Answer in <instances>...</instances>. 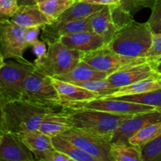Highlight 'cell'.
Segmentation results:
<instances>
[{
	"label": "cell",
	"instance_id": "1",
	"mask_svg": "<svg viewBox=\"0 0 161 161\" xmlns=\"http://www.w3.org/2000/svg\"><path fill=\"white\" fill-rule=\"evenodd\" d=\"M0 132L15 134L39 130L46 116L64 110L63 105H50L19 99L0 106Z\"/></svg>",
	"mask_w": 161,
	"mask_h": 161
},
{
	"label": "cell",
	"instance_id": "2",
	"mask_svg": "<svg viewBox=\"0 0 161 161\" xmlns=\"http://www.w3.org/2000/svg\"><path fill=\"white\" fill-rule=\"evenodd\" d=\"M148 23L131 20L119 27L107 47L119 54L130 58H146L153 41Z\"/></svg>",
	"mask_w": 161,
	"mask_h": 161
},
{
	"label": "cell",
	"instance_id": "3",
	"mask_svg": "<svg viewBox=\"0 0 161 161\" xmlns=\"http://www.w3.org/2000/svg\"><path fill=\"white\" fill-rule=\"evenodd\" d=\"M65 109L73 127L102 137L110 142L121 123L132 116L113 114L91 108H65Z\"/></svg>",
	"mask_w": 161,
	"mask_h": 161
},
{
	"label": "cell",
	"instance_id": "4",
	"mask_svg": "<svg viewBox=\"0 0 161 161\" xmlns=\"http://www.w3.org/2000/svg\"><path fill=\"white\" fill-rule=\"evenodd\" d=\"M36 69L34 63L27 61L1 60L0 66V106L21 98L25 79Z\"/></svg>",
	"mask_w": 161,
	"mask_h": 161
},
{
	"label": "cell",
	"instance_id": "5",
	"mask_svg": "<svg viewBox=\"0 0 161 161\" xmlns=\"http://www.w3.org/2000/svg\"><path fill=\"white\" fill-rule=\"evenodd\" d=\"M47 56L36 69L50 77L65 73L81 61V52L66 47L61 40L49 44Z\"/></svg>",
	"mask_w": 161,
	"mask_h": 161
},
{
	"label": "cell",
	"instance_id": "6",
	"mask_svg": "<svg viewBox=\"0 0 161 161\" xmlns=\"http://www.w3.org/2000/svg\"><path fill=\"white\" fill-rule=\"evenodd\" d=\"M20 99L44 105H62L51 77L37 69L24 80Z\"/></svg>",
	"mask_w": 161,
	"mask_h": 161
},
{
	"label": "cell",
	"instance_id": "7",
	"mask_svg": "<svg viewBox=\"0 0 161 161\" xmlns=\"http://www.w3.org/2000/svg\"><path fill=\"white\" fill-rule=\"evenodd\" d=\"M81 60L108 75L124 67L150 61L147 58H130L119 54L107 46L89 52H81Z\"/></svg>",
	"mask_w": 161,
	"mask_h": 161
},
{
	"label": "cell",
	"instance_id": "8",
	"mask_svg": "<svg viewBox=\"0 0 161 161\" xmlns=\"http://www.w3.org/2000/svg\"><path fill=\"white\" fill-rule=\"evenodd\" d=\"M27 28L20 26L10 19L0 20V56L1 60L14 58L25 61L24 53L29 46L25 41Z\"/></svg>",
	"mask_w": 161,
	"mask_h": 161
},
{
	"label": "cell",
	"instance_id": "9",
	"mask_svg": "<svg viewBox=\"0 0 161 161\" xmlns=\"http://www.w3.org/2000/svg\"><path fill=\"white\" fill-rule=\"evenodd\" d=\"M61 136L95 157L97 161H113L110 155L111 142L102 137L75 127L65 131Z\"/></svg>",
	"mask_w": 161,
	"mask_h": 161
},
{
	"label": "cell",
	"instance_id": "10",
	"mask_svg": "<svg viewBox=\"0 0 161 161\" xmlns=\"http://www.w3.org/2000/svg\"><path fill=\"white\" fill-rule=\"evenodd\" d=\"M69 108H91L118 115H135L156 109V107L112 97H97L64 106Z\"/></svg>",
	"mask_w": 161,
	"mask_h": 161
},
{
	"label": "cell",
	"instance_id": "11",
	"mask_svg": "<svg viewBox=\"0 0 161 161\" xmlns=\"http://www.w3.org/2000/svg\"><path fill=\"white\" fill-rule=\"evenodd\" d=\"M161 122V112L157 109L132 115L124 119L115 131L111 142H124L129 143V138L149 124Z\"/></svg>",
	"mask_w": 161,
	"mask_h": 161
},
{
	"label": "cell",
	"instance_id": "12",
	"mask_svg": "<svg viewBox=\"0 0 161 161\" xmlns=\"http://www.w3.org/2000/svg\"><path fill=\"white\" fill-rule=\"evenodd\" d=\"M0 159L5 161H33L34 154L17 134L0 132Z\"/></svg>",
	"mask_w": 161,
	"mask_h": 161
},
{
	"label": "cell",
	"instance_id": "13",
	"mask_svg": "<svg viewBox=\"0 0 161 161\" xmlns=\"http://www.w3.org/2000/svg\"><path fill=\"white\" fill-rule=\"evenodd\" d=\"M92 16L62 22H53L44 25L42 28V39L47 45L61 40L64 36L81 32L85 31H92L91 26V20Z\"/></svg>",
	"mask_w": 161,
	"mask_h": 161
},
{
	"label": "cell",
	"instance_id": "14",
	"mask_svg": "<svg viewBox=\"0 0 161 161\" xmlns=\"http://www.w3.org/2000/svg\"><path fill=\"white\" fill-rule=\"evenodd\" d=\"M160 74L154 69L153 62L142 63V64L124 67L119 70L109 74L106 80L116 88L124 87L133 84L140 80Z\"/></svg>",
	"mask_w": 161,
	"mask_h": 161
},
{
	"label": "cell",
	"instance_id": "15",
	"mask_svg": "<svg viewBox=\"0 0 161 161\" xmlns=\"http://www.w3.org/2000/svg\"><path fill=\"white\" fill-rule=\"evenodd\" d=\"M51 80L58 91L60 101L63 106L100 97L97 93L85 89L72 83L62 81L54 77H51Z\"/></svg>",
	"mask_w": 161,
	"mask_h": 161
},
{
	"label": "cell",
	"instance_id": "16",
	"mask_svg": "<svg viewBox=\"0 0 161 161\" xmlns=\"http://www.w3.org/2000/svg\"><path fill=\"white\" fill-rule=\"evenodd\" d=\"M91 26V30L98 34L107 45L119 28L113 16V6H105L93 14Z\"/></svg>",
	"mask_w": 161,
	"mask_h": 161
},
{
	"label": "cell",
	"instance_id": "17",
	"mask_svg": "<svg viewBox=\"0 0 161 161\" xmlns=\"http://www.w3.org/2000/svg\"><path fill=\"white\" fill-rule=\"evenodd\" d=\"M61 41L69 48L80 52H89L106 46L104 39L94 31H85L81 32L64 36Z\"/></svg>",
	"mask_w": 161,
	"mask_h": 161
},
{
	"label": "cell",
	"instance_id": "18",
	"mask_svg": "<svg viewBox=\"0 0 161 161\" xmlns=\"http://www.w3.org/2000/svg\"><path fill=\"white\" fill-rule=\"evenodd\" d=\"M17 135L32 152L36 160L47 161L48 156L55 149L51 137L42 133L39 130L22 132Z\"/></svg>",
	"mask_w": 161,
	"mask_h": 161
},
{
	"label": "cell",
	"instance_id": "19",
	"mask_svg": "<svg viewBox=\"0 0 161 161\" xmlns=\"http://www.w3.org/2000/svg\"><path fill=\"white\" fill-rule=\"evenodd\" d=\"M108 74L94 69L87 63L80 61L73 69L65 73L55 75L54 78L65 82H83L89 80H103L108 77Z\"/></svg>",
	"mask_w": 161,
	"mask_h": 161
},
{
	"label": "cell",
	"instance_id": "20",
	"mask_svg": "<svg viewBox=\"0 0 161 161\" xmlns=\"http://www.w3.org/2000/svg\"><path fill=\"white\" fill-rule=\"evenodd\" d=\"M10 20L24 28L34 26H40L42 28L44 25L50 23L38 4L20 6L18 10L11 17Z\"/></svg>",
	"mask_w": 161,
	"mask_h": 161
},
{
	"label": "cell",
	"instance_id": "21",
	"mask_svg": "<svg viewBox=\"0 0 161 161\" xmlns=\"http://www.w3.org/2000/svg\"><path fill=\"white\" fill-rule=\"evenodd\" d=\"M72 127L73 124L69 119L64 108V111L47 115L42 121L39 130L52 138L61 135Z\"/></svg>",
	"mask_w": 161,
	"mask_h": 161
},
{
	"label": "cell",
	"instance_id": "22",
	"mask_svg": "<svg viewBox=\"0 0 161 161\" xmlns=\"http://www.w3.org/2000/svg\"><path fill=\"white\" fill-rule=\"evenodd\" d=\"M160 88H161V74H157L153 76L140 80L133 84L119 88L114 94L104 97H117L124 95L139 94Z\"/></svg>",
	"mask_w": 161,
	"mask_h": 161
},
{
	"label": "cell",
	"instance_id": "23",
	"mask_svg": "<svg viewBox=\"0 0 161 161\" xmlns=\"http://www.w3.org/2000/svg\"><path fill=\"white\" fill-rule=\"evenodd\" d=\"M104 6H102V5L92 4V3L77 1L67 10L64 11L55 22L68 21V20L85 18L101 10L102 8H104Z\"/></svg>",
	"mask_w": 161,
	"mask_h": 161
},
{
	"label": "cell",
	"instance_id": "24",
	"mask_svg": "<svg viewBox=\"0 0 161 161\" xmlns=\"http://www.w3.org/2000/svg\"><path fill=\"white\" fill-rule=\"evenodd\" d=\"M52 142L57 150L65 153L73 161H97L95 157L85 153L72 142L61 135L52 137Z\"/></svg>",
	"mask_w": 161,
	"mask_h": 161
},
{
	"label": "cell",
	"instance_id": "25",
	"mask_svg": "<svg viewBox=\"0 0 161 161\" xmlns=\"http://www.w3.org/2000/svg\"><path fill=\"white\" fill-rule=\"evenodd\" d=\"M110 155L113 161H142V150L124 142H111Z\"/></svg>",
	"mask_w": 161,
	"mask_h": 161
},
{
	"label": "cell",
	"instance_id": "26",
	"mask_svg": "<svg viewBox=\"0 0 161 161\" xmlns=\"http://www.w3.org/2000/svg\"><path fill=\"white\" fill-rule=\"evenodd\" d=\"M77 1L79 0H44L38 3V6L50 23H53L64 11Z\"/></svg>",
	"mask_w": 161,
	"mask_h": 161
},
{
	"label": "cell",
	"instance_id": "27",
	"mask_svg": "<svg viewBox=\"0 0 161 161\" xmlns=\"http://www.w3.org/2000/svg\"><path fill=\"white\" fill-rule=\"evenodd\" d=\"M161 134V122L149 124L129 138V143L140 149L146 144L153 141Z\"/></svg>",
	"mask_w": 161,
	"mask_h": 161
},
{
	"label": "cell",
	"instance_id": "28",
	"mask_svg": "<svg viewBox=\"0 0 161 161\" xmlns=\"http://www.w3.org/2000/svg\"><path fill=\"white\" fill-rule=\"evenodd\" d=\"M112 98L135 102V103L142 104V105H149V106H153L157 108V107L161 106V88L142 93V94L124 95L117 97H112Z\"/></svg>",
	"mask_w": 161,
	"mask_h": 161
},
{
	"label": "cell",
	"instance_id": "29",
	"mask_svg": "<svg viewBox=\"0 0 161 161\" xmlns=\"http://www.w3.org/2000/svg\"><path fill=\"white\" fill-rule=\"evenodd\" d=\"M72 83L93 91V92L97 93L100 96V97L111 95L119 90V88L113 86L106 79L83 82H72Z\"/></svg>",
	"mask_w": 161,
	"mask_h": 161
},
{
	"label": "cell",
	"instance_id": "30",
	"mask_svg": "<svg viewBox=\"0 0 161 161\" xmlns=\"http://www.w3.org/2000/svg\"><path fill=\"white\" fill-rule=\"evenodd\" d=\"M142 150V161H161V134Z\"/></svg>",
	"mask_w": 161,
	"mask_h": 161
},
{
	"label": "cell",
	"instance_id": "31",
	"mask_svg": "<svg viewBox=\"0 0 161 161\" xmlns=\"http://www.w3.org/2000/svg\"><path fill=\"white\" fill-rule=\"evenodd\" d=\"M152 13L147 23L153 33H161V0H157L153 6Z\"/></svg>",
	"mask_w": 161,
	"mask_h": 161
},
{
	"label": "cell",
	"instance_id": "32",
	"mask_svg": "<svg viewBox=\"0 0 161 161\" xmlns=\"http://www.w3.org/2000/svg\"><path fill=\"white\" fill-rule=\"evenodd\" d=\"M19 7L18 0H0V20L10 19Z\"/></svg>",
	"mask_w": 161,
	"mask_h": 161
},
{
	"label": "cell",
	"instance_id": "33",
	"mask_svg": "<svg viewBox=\"0 0 161 161\" xmlns=\"http://www.w3.org/2000/svg\"><path fill=\"white\" fill-rule=\"evenodd\" d=\"M146 58L151 62H157L161 59V33H153L152 44L146 54Z\"/></svg>",
	"mask_w": 161,
	"mask_h": 161
},
{
	"label": "cell",
	"instance_id": "34",
	"mask_svg": "<svg viewBox=\"0 0 161 161\" xmlns=\"http://www.w3.org/2000/svg\"><path fill=\"white\" fill-rule=\"evenodd\" d=\"M32 47L33 53H35V55L36 56V59L35 61L34 64L35 65L37 66L39 64H41L43 59L45 58V57L47 56V47H46V42L45 41H40L38 40L31 46Z\"/></svg>",
	"mask_w": 161,
	"mask_h": 161
},
{
	"label": "cell",
	"instance_id": "35",
	"mask_svg": "<svg viewBox=\"0 0 161 161\" xmlns=\"http://www.w3.org/2000/svg\"><path fill=\"white\" fill-rule=\"evenodd\" d=\"M41 28L42 27L40 26H34L26 28L25 38V41H26V42L29 47H31L36 41L39 40L38 39V36H39Z\"/></svg>",
	"mask_w": 161,
	"mask_h": 161
},
{
	"label": "cell",
	"instance_id": "36",
	"mask_svg": "<svg viewBox=\"0 0 161 161\" xmlns=\"http://www.w3.org/2000/svg\"><path fill=\"white\" fill-rule=\"evenodd\" d=\"M120 6L124 11L132 14L139 10V0H120Z\"/></svg>",
	"mask_w": 161,
	"mask_h": 161
},
{
	"label": "cell",
	"instance_id": "37",
	"mask_svg": "<svg viewBox=\"0 0 161 161\" xmlns=\"http://www.w3.org/2000/svg\"><path fill=\"white\" fill-rule=\"evenodd\" d=\"M47 161H73L71 157L66 155L64 153L61 152L59 150H57L56 149H53L50 155L47 157Z\"/></svg>",
	"mask_w": 161,
	"mask_h": 161
},
{
	"label": "cell",
	"instance_id": "38",
	"mask_svg": "<svg viewBox=\"0 0 161 161\" xmlns=\"http://www.w3.org/2000/svg\"><path fill=\"white\" fill-rule=\"evenodd\" d=\"M84 3L102 6H120V0H79Z\"/></svg>",
	"mask_w": 161,
	"mask_h": 161
},
{
	"label": "cell",
	"instance_id": "39",
	"mask_svg": "<svg viewBox=\"0 0 161 161\" xmlns=\"http://www.w3.org/2000/svg\"><path fill=\"white\" fill-rule=\"evenodd\" d=\"M157 0H139L140 9L142 8H152Z\"/></svg>",
	"mask_w": 161,
	"mask_h": 161
},
{
	"label": "cell",
	"instance_id": "40",
	"mask_svg": "<svg viewBox=\"0 0 161 161\" xmlns=\"http://www.w3.org/2000/svg\"><path fill=\"white\" fill-rule=\"evenodd\" d=\"M19 6H30V5H36V0H18Z\"/></svg>",
	"mask_w": 161,
	"mask_h": 161
},
{
	"label": "cell",
	"instance_id": "41",
	"mask_svg": "<svg viewBox=\"0 0 161 161\" xmlns=\"http://www.w3.org/2000/svg\"><path fill=\"white\" fill-rule=\"evenodd\" d=\"M153 67L156 69V71L158 73L161 74V60L157 61V62H153Z\"/></svg>",
	"mask_w": 161,
	"mask_h": 161
},
{
	"label": "cell",
	"instance_id": "42",
	"mask_svg": "<svg viewBox=\"0 0 161 161\" xmlns=\"http://www.w3.org/2000/svg\"><path fill=\"white\" fill-rule=\"evenodd\" d=\"M156 109H157V110H158V111L161 112V106L160 107H157V108H156Z\"/></svg>",
	"mask_w": 161,
	"mask_h": 161
},
{
	"label": "cell",
	"instance_id": "43",
	"mask_svg": "<svg viewBox=\"0 0 161 161\" xmlns=\"http://www.w3.org/2000/svg\"><path fill=\"white\" fill-rule=\"evenodd\" d=\"M42 1H44V0H36V2H37V4L38 3H41V2H42Z\"/></svg>",
	"mask_w": 161,
	"mask_h": 161
},
{
	"label": "cell",
	"instance_id": "44",
	"mask_svg": "<svg viewBox=\"0 0 161 161\" xmlns=\"http://www.w3.org/2000/svg\"><path fill=\"white\" fill-rule=\"evenodd\" d=\"M160 60H161V59H160ZM159 61H160V60H159Z\"/></svg>",
	"mask_w": 161,
	"mask_h": 161
}]
</instances>
